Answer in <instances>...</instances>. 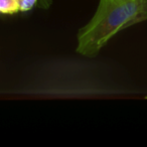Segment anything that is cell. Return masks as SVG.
<instances>
[{
  "label": "cell",
  "instance_id": "obj_1",
  "mask_svg": "<svg viewBox=\"0 0 147 147\" xmlns=\"http://www.w3.org/2000/svg\"><path fill=\"white\" fill-rule=\"evenodd\" d=\"M147 19V0H100L91 20L79 30L77 53L93 57L119 31Z\"/></svg>",
  "mask_w": 147,
  "mask_h": 147
},
{
  "label": "cell",
  "instance_id": "obj_2",
  "mask_svg": "<svg viewBox=\"0 0 147 147\" xmlns=\"http://www.w3.org/2000/svg\"><path fill=\"white\" fill-rule=\"evenodd\" d=\"M19 11V0H0L1 14H14Z\"/></svg>",
  "mask_w": 147,
  "mask_h": 147
},
{
  "label": "cell",
  "instance_id": "obj_3",
  "mask_svg": "<svg viewBox=\"0 0 147 147\" xmlns=\"http://www.w3.org/2000/svg\"><path fill=\"white\" fill-rule=\"evenodd\" d=\"M34 5H37V0H19V11H28Z\"/></svg>",
  "mask_w": 147,
  "mask_h": 147
},
{
  "label": "cell",
  "instance_id": "obj_4",
  "mask_svg": "<svg viewBox=\"0 0 147 147\" xmlns=\"http://www.w3.org/2000/svg\"><path fill=\"white\" fill-rule=\"evenodd\" d=\"M53 3V0H37V6L42 9H47Z\"/></svg>",
  "mask_w": 147,
  "mask_h": 147
},
{
  "label": "cell",
  "instance_id": "obj_5",
  "mask_svg": "<svg viewBox=\"0 0 147 147\" xmlns=\"http://www.w3.org/2000/svg\"><path fill=\"white\" fill-rule=\"evenodd\" d=\"M146 98H147V97H146Z\"/></svg>",
  "mask_w": 147,
  "mask_h": 147
}]
</instances>
